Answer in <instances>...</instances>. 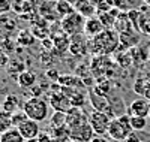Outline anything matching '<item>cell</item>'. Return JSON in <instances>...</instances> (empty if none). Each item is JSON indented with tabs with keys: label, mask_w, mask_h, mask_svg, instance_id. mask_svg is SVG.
I'll return each instance as SVG.
<instances>
[{
	"label": "cell",
	"mask_w": 150,
	"mask_h": 142,
	"mask_svg": "<svg viewBox=\"0 0 150 142\" xmlns=\"http://www.w3.org/2000/svg\"><path fill=\"white\" fill-rule=\"evenodd\" d=\"M47 75H48V78H53L54 81H59V78H60L57 70H48V72H47Z\"/></svg>",
	"instance_id": "d6a6232c"
},
{
	"label": "cell",
	"mask_w": 150,
	"mask_h": 142,
	"mask_svg": "<svg viewBox=\"0 0 150 142\" xmlns=\"http://www.w3.org/2000/svg\"><path fill=\"white\" fill-rule=\"evenodd\" d=\"M105 30L102 21L96 18V17H92V18H87L86 20V24H84V33L90 37H96L98 34H101L102 32Z\"/></svg>",
	"instance_id": "8fae6325"
},
{
	"label": "cell",
	"mask_w": 150,
	"mask_h": 142,
	"mask_svg": "<svg viewBox=\"0 0 150 142\" xmlns=\"http://www.w3.org/2000/svg\"><path fill=\"white\" fill-rule=\"evenodd\" d=\"M50 124H51L53 129H63V127H68V124H66V112L54 111Z\"/></svg>",
	"instance_id": "ac0fdd59"
},
{
	"label": "cell",
	"mask_w": 150,
	"mask_h": 142,
	"mask_svg": "<svg viewBox=\"0 0 150 142\" xmlns=\"http://www.w3.org/2000/svg\"><path fill=\"white\" fill-rule=\"evenodd\" d=\"M144 2H146V3H147V5L150 6V0H144Z\"/></svg>",
	"instance_id": "f35d334b"
},
{
	"label": "cell",
	"mask_w": 150,
	"mask_h": 142,
	"mask_svg": "<svg viewBox=\"0 0 150 142\" xmlns=\"http://www.w3.org/2000/svg\"><path fill=\"white\" fill-rule=\"evenodd\" d=\"M0 20H2V15H0Z\"/></svg>",
	"instance_id": "60d3db41"
},
{
	"label": "cell",
	"mask_w": 150,
	"mask_h": 142,
	"mask_svg": "<svg viewBox=\"0 0 150 142\" xmlns=\"http://www.w3.org/2000/svg\"><path fill=\"white\" fill-rule=\"evenodd\" d=\"M12 129V114L6 111H0V135Z\"/></svg>",
	"instance_id": "ffe728a7"
},
{
	"label": "cell",
	"mask_w": 150,
	"mask_h": 142,
	"mask_svg": "<svg viewBox=\"0 0 150 142\" xmlns=\"http://www.w3.org/2000/svg\"><path fill=\"white\" fill-rule=\"evenodd\" d=\"M134 90L138 94H149L150 91V79H137L135 81V85H134Z\"/></svg>",
	"instance_id": "cb8c5ba5"
},
{
	"label": "cell",
	"mask_w": 150,
	"mask_h": 142,
	"mask_svg": "<svg viewBox=\"0 0 150 142\" xmlns=\"http://www.w3.org/2000/svg\"><path fill=\"white\" fill-rule=\"evenodd\" d=\"M48 106L50 105L44 99H41V97H32V99L24 102L23 111L26 112L29 120L41 123V121H45L48 118V112H50Z\"/></svg>",
	"instance_id": "3957f363"
},
{
	"label": "cell",
	"mask_w": 150,
	"mask_h": 142,
	"mask_svg": "<svg viewBox=\"0 0 150 142\" xmlns=\"http://www.w3.org/2000/svg\"><path fill=\"white\" fill-rule=\"evenodd\" d=\"M111 117L104 112H99V111H93L89 117V123L90 126L93 127V130L96 135L99 136H104L107 135L108 132V127H110V123H111Z\"/></svg>",
	"instance_id": "5b68a950"
},
{
	"label": "cell",
	"mask_w": 150,
	"mask_h": 142,
	"mask_svg": "<svg viewBox=\"0 0 150 142\" xmlns=\"http://www.w3.org/2000/svg\"><path fill=\"white\" fill-rule=\"evenodd\" d=\"M90 142H110V141H108L107 138H104V136H99V135H96V136H95Z\"/></svg>",
	"instance_id": "d590c367"
},
{
	"label": "cell",
	"mask_w": 150,
	"mask_h": 142,
	"mask_svg": "<svg viewBox=\"0 0 150 142\" xmlns=\"http://www.w3.org/2000/svg\"><path fill=\"white\" fill-rule=\"evenodd\" d=\"M74 8H75V12H78V14H80L81 17H84L86 20L95 17L96 11H98L96 6H95L92 2H89V0H78L77 5H75Z\"/></svg>",
	"instance_id": "4fadbf2b"
},
{
	"label": "cell",
	"mask_w": 150,
	"mask_h": 142,
	"mask_svg": "<svg viewBox=\"0 0 150 142\" xmlns=\"http://www.w3.org/2000/svg\"><path fill=\"white\" fill-rule=\"evenodd\" d=\"M131 126L134 132H143L147 127V118L140 115H131Z\"/></svg>",
	"instance_id": "7402d4cb"
},
{
	"label": "cell",
	"mask_w": 150,
	"mask_h": 142,
	"mask_svg": "<svg viewBox=\"0 0 150 142\" xmlns=\"http://www.w3.org/2000/svg\"><path fill=\"white\" fill-rule=\"evenodd\" d=\"M125 142H141V138L137 135V132H132L128 138H126V141Z\"/></svg>",
	"instance_id": "4dcf8cb0"
},
{
	"label": "cell",
	"mask_w": 150,
	"mask_h": 142,
	"mask_svg": "<svg viewBox=\"0 0 150 142\" xmlns=\"http://www.w3.org/2000/svg\"><path fill=\"white\" fill-rule=\"evenodd\" d=\"M8 63V54H5L2 49H0V66H5Z\"/></svg>",
	"instance_id": "836d02e7"
},
{
	"label": "cell",
	"mask_w": 150,
	"mask_h": 142,
	"mask_svg": "<svg viewBox=\"0 0 150 142\" xmlns=\"http://www.w3.org/2000/svg\"><path fill=\"white\" fill-rule=\"evenodd\" d=\"M17 42L21 45V46H30L33 42H35V36L30 30H21L18 33V37H17Z\"/></svg>",
	"instance_id": "44dd1931"
},
{
	"label": "cell",
	"mask_w": 150,
	"mask_h": 142,
	"mask_svg": "<svg viewBox=\"0 0 150 142\" xmlns=\"http://www.w3.org/2000/svg\"><path fill=\"white\" fill-rule=\"evenodd\" d=\"M149 108H150V102L146 100L144 97L135 99L129 108H128V114L129 115H140V117H149Z\"/></svg>",
	"instance_id": "30bf717a"
},
{
	"label": "cell",
	"mask_w": 150,
	"mask_h": 142,
	"mask_svg": "<svg viewBox=\"0 0 150 142\" xmlns=\"http://www.w3.org/2000/svg\"><path fill=\"white\" fill-rule=\"evenodd\" d=\"M132 126H131V115L123 114L120 117L112 118L108 127L107 135L112 141H126V138L132 133Z\"/></svg>",
	"instance_id": "7a4b0ae2"
},
{
	"label": "cell",
	"mask_w": 150,
	"mask_h": 142,
	"mask_svg": "<svg viewBox=\"0 0 150 142\" xmlns=\"http://www.w3.org/2000/svg\"><path fill=\"white\" fill-rule=\"evenodd\" d=\"M95 130L90 126V123H86L83 126L69 129V139L75 142H90L95 138Z\"/></svg>",
	"instance_id": "8992f818"
},
{
	"label": "cell",
	"mask_w": 150,
	"mask_h": 142,
	"mask_svg": "<svg viewBox=\"0 0 150 142\" xmlns=\"http://www.w3.org/2000/svg\"><path fill=\"white\" fill-rule=\"evenodd\" d=\"M18 106H20V100H18V97H17L15 94H8L6 99H5V102H3V111L14 114V112H17Z\"/></svg>",
	"instance_id": "d6986e66"
},
{
	"label": "cell",
	"mask_w": 150,
	"mask_h": 142,
	"mask_svg": "<svg viewBox=\"0 0 150 142\" xmlns=\"http://www.w3.org/2000/svg\"><path fill=\"white\" fill-rule=\"evenodd\" d=\"M59 84H62V85H65V87H80L81 85V82H80V79L77 78V76H72V75H65V76H60L59 78Z\"/></svg>",
	"instance_id": "484cf974"
},
{
	"label": "cell",
	"mask_w": 150,
	"mask_h": 142,
	"mask_svg": "<svg viewBox=\"0 0 150 142\" xmlns=\"http://www.w3.org/2000/svg\"><path fill=\"white\" fill-rule=\"evenodd\" d=\"M60 24H62V30H63V33H66L68 36H75V34H80L84 30L86 18L81 17L78 12H74V14L62 18Z\"/></svg>",
	"instance_id": "277c9868"
},
{
	"label": "cell",
	"mask_w": 150,
	"mask_h": 142,
	"mask_svg": "<svg viewBox=\"0 0 150 142\" xmlns=\"http://www.w3.org/2000/svg\"><path fill=\"white\" fill-rule=\"evenodd\" d=\"M69 97L72 106H77V108H81L84 103H86V94L81 93V91H77V93H72V94H65Z\"/></svg>",
	"instance_id": "d4e9b609"
},
{
	"label": "cell",
	"mask_w": 150,
	"mask_h": 142,
	"mask_svg": "<svg viewBox=\"0 0 150 142\" xmlns=\"http://www.w3.org/2000/svg\"><path fill=\"white\" fill-rule=\"evenodd\" d=\"M18 132L23 135L24 139H33V138H39V133H41V127H39V123L38 121H33V120H27L24 121L20 127H18Z\"/></svg>",
	"instance_id": "9c48e42d"
},
{
	"label": "cell",
	"mask_w": 150,
	"mask_h": 142,
	"mask_svg": "<svg viewBox=\"0 0 150 142\" xmlns=\"http://www.w3.org/2000/svg\"><path fill=\"white\" fill-rule=\"evenodd\" d=\"M39 12H41L42 18L48 20V21H56V20L60 18L57 11H56V2L54 0H45V2H42Z\"/></svg>",
	"instance_id": "7c38bea8"
},
{
	"label": "cell",
	"mask_w": 150,
	"mask_h": 142,
	"mask_svg": "<svg viewBox=\"0 0 150 142\" xmlns=\"http://www.w3.org/2000/svg\"><path fill=\"white\" fill-rule=\"evenodd\" d=\"M27 120H29V117L26 115V112L24 111H17V112L12 114V127L18 129L24 121H27Z\"/></svg>",
	"instance_id": "83f0119b"
},
{
	"label": "cell",
	"mask_w": 150,
	"mask_h": 142,
	"mask_svg": "<svg viewBox=\"0 0 150 142\" xmlns=\"http://www.w3.org/2000/svg\"><path fill=\"white\" fill-rule=\"evenodd\" d=\"M56 11H57L60 18H65V17L74 14L75 8L69 2H66V0H56Z\"/></svg>",
	"instance_id": "e0dca14e"
},
{
	"label": "cell",
	"mask_w": 150,
	"mask_h": 142,
	"mask_svg": "<svg viewBox=\"0 0 150 142\" xmlns=\"http://www.w3.org/2000/svg\"><path fill=\"white\" fill-rule=\"evenodd\" d=\"M51 39L54 41V46L60 51H65V49H69L71 46V42L68 39V34L66 33H62V34H57L54 37H51Z\"/></svg>",
	"instance_id": "603a6c76"
},
{
	"label": "cell",
	"mask_w": 150,
	"mask_h": 142,
	"mask_svg": "<svg viewBox=\"0 0 150 142\" xmlns=\"http://www.w3.org/2000/svg\"><path fill=\"white\" fill-rule=\"evenodd\" d=\"M30 90L33 91V97H39V94H42V88L39 87H32Z\"/></svg>",
	"instance_id": "e575fe53"
},
{
	"label": "cell",
	"mask_w": 150,
	"mask_h": 142,
	"mask_svg": "<svg viewBox=\"0 0 150 142\" xmlns=\"http://www.w3.org/2000/svg\"><path fill=\"white\" fill-rule=\"evenodd\" d=\"M86 44L84 42H81V39H80V36H78V41L75 42V41H72L71 42V46H69V51L74 54V56H81V54H84L86 53Z\"/></svg>",
	"instance_id": "4316f807"
},
{
	"label": "cell",
	"mask_w": 150,
	"mask_h": 142,
	"mask_svg": "<svg viewBox=\"0 0 150 142\" xmlns=\"http://www.w3.org/2000/svg\"><path fill=\"white\" fill-rule=\"evenodd\" d=\"M0 142H26L23 135L18 132V129H9L8 132L0 135Z\"/></svg>",
	"instance_id": "2e32d148"
},
{
	"label": "cell",
	"mask_w": 150,
	"mask_h": 142,
	"mask_svg": "<svg viewBox=\"0 0 150 142\" xmlns=\"http://www.w3.org/2000/svg\"><path fill=\"white\" fill-rule=\"evenodd\" d=\"M30 32L33 33L35 37H38V39H41V41L47 39L48 33H50L48 25H47V21H45V20H41V21H38V22H33Z\"/></svg>",
	"instance_id": "9a60e30c"
},
{
	"label": "cell",
	"mask_w": 150,
	"mask_h": 142,
	"mask_svg": "<svg viewBox=\"0 0 150 142\" xmlns=\"http://www.w3.org/2000/svg\"><path fill=\"white\" fill-rule=\"evenodd\" d=\"M17 81H18V85L21 88H32L36 84V75L33 72H30V70H23L18 75Z\"/></svg>",
	"instance_id": "5bb4252c"
},
{
	"label": "cell",
	"mask_w": 150,
	"mask_h": 142,
	"mask_svg": "<svg viewBox=\"0 0 150 142\" xmlns=\"http://www.w3.org/2000/svg\"><path fill=\"white\" fill-rule=\"evenodd\" d=\"M149 118H150V108H149Z\"/></svg>",
	"instance_id": "ab89813d"
},
{
	"label": "cell",
	"mask_w": 150,
	"mask_h": 142,
	"mask_svg": "<svg viewBox=\"0 0 150 142\" xmlns=\"http://www.w3.org/2000/svg\"><path fill=\"white\" fill-rule=\"evenodd\" d=\"M42 44H44V48H45V49H51V48L54 46V41H53V39L50 41L48 37H47V39H44V41H42Z\"/></svg>",
	"instance_id": "1f68e13d"
},
{
	"label": "cell",
	"mask_w": 150,
	"mask_h": 142,
	"mask_svg": "<svg viewBox=\"0 0 150 142\" xmlns=\"http://www.w3.org/2000/svg\"><path fill=\"white\" fill-rule=\"evenodd\" d=\"M50 106L54 111H60V112H68L72 108V103L69 100L68 96H65L63 93H54L50 97Z\"/></svg>",
	"instance_id": "ba28073f"
},
{
	"label": "cell",
	"mask_w": 150,
	"mask_h": 142,
	"mask_svg": "<svg viewBox=\"0 0 150 142\" xmlns=\"http://www.w3.org/2000/svg\"><path fill=\"white\" fill-rule=\"evenodd\" d=\"M26 142H41V139L39 138H33V139H27Z\"/></svg>",
	"instance_id": "8d00e7d4"
},
{
	"label": "cell",
	"mask_w": 150,
	"mask_h": 142,
	"mask_svg": "<svg viewBox=\"0 0 150 142\" xmlns=\"http://www.w3.org/2000/svg\"><path fill=\"white\" fill-rule=\"evenodd\" d=\"M86 123H89V117L81 111V108H77V106H72L68 112H66V124L69 129H74V127H78V126H83Z\"/></svg>",
	"instance_id": "52a82bcc"
},
{
	"label": "cell",
	"mask_w": 150,
	"mask_h": 142,
	"mask_svg": "<svg viewBox=\"0 0 150 142\" xmlns=\"http://www.w3.org/2000/svg\"><path fill=\"white\" fill-rule=\"evenodd\" d=\"M119 42H120V34H117L111 29H105L101 34H98L96 37H92L90 45H93L92 46L93 53L110 54L112 51H116Z\"/></svg>",
	"instance_id": "6da1fadb"
},
{
	"label": "cell",
	"mask_w": 150,
	"mask_h": 142,
	"mask_svg": "<svg viewBox=\"0 0 150 142\" xmlns=\"http://www.w3.org/2000/svg\"><path fill=\"white\" fill-rule=\"evenodd\" d=\"M66 2H69L72 6H75V5H77V2H78V0H66Z\"/></svg>",
	"instance_id": "74e56055"
},
{
	"label": "cell",
	"mask_w": 150,
	"mask_h": 142,
	"mask_svg": "<svg viewBox=\"0 0 150 142\" xmlns=\"http://www.w3.org/2000/svg\"><path fill=\"white\" fill-rule=\"evenodd\" d=\"M138 32L144 33V34H150V18L141 15L140 21H138Z\"/></svg>",
	"instance_id": "f1b7e54d"
},
{
	"label": "cell",
	"mask_w": 150,
	"mask_h": 142,
	"mask_svg": "<svg viewBox=\"0 0 150 142\" xmlns=\"http://www.w3.org/2000/svg\"><path fill=\"white\" fill-rule=\"evenodd\" d=\"M12 9V0H0V15Z\"/></svg>",
	"instance_id": "f546056e"
}]
</instances>
